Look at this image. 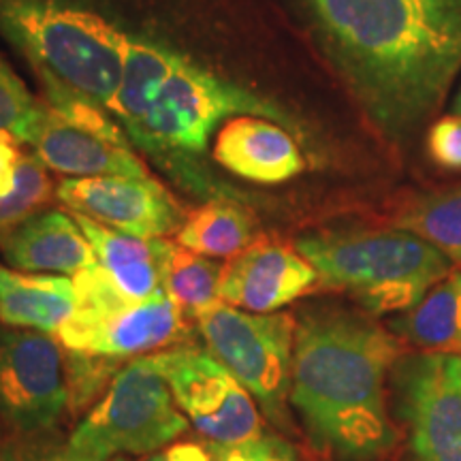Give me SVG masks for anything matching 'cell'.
Listing matches in <instances>:
<instances>
[{"mask_svg":"<svg viewBox=\"0 0 461 461\" xmlns=\"http://www.w3.org/2000/svg\"><path fill=\"white\" fill-rule=\"evenodd\" d=\"M73 312V278L24 274L0 265V321L5 325L58 336Z\"/></svg>","mask_w":461,"mask_h":461,"instance_id":"obj_17","label":"cell"},{"mask_svg":"<svg viewBox=\"0 0 461 461\" xmlns=\"http://www.w3.org/2000/svg\"><path fill=\"white\" fill-rule=\"evenodd\" d=\"M60 339L39 331L0 338V417L17 431L54 428L68 402Z\"/></svg>","mask_w":461,"mask_h":461,"instance_id":"obj_11","label":"cell"},{"mask_svg":"<svg viewBox=\"0 0 461 461\" xmlns=\"http://www.w3.org/2000/svg\"><path fill=\"white\" fill-rule=\"evenodd\" d=\"M75 218L95 250L96 263L105 269L124 295L131 299H148L163 293L160 288L163 238L141 240L109 229L86 216L75 214Z\"/></svg>","mask_w":461,"mask_h":461,"instance_id":"obj_18","label":"cell"},{"mask_svg":"<svg viewBox=\"0 0 461 461\" xmlns=\"http://www.w3.org/2000/svg\"><path fill=\"white\" fill-rule=\"evenodd\" d=\"M0 461H71L67 457V453L58 455V457H39V455L22 453V451H0Z\"/></svg>","mask_w":461,"mask_h":461,"instance_id":"obj_28","label":"cell"},{"mask_svg":"<svg viewBox=\"0 0 461 461\" xmlns=\"http://www.w3.org/2000/svg\"><path fill=\"white\" fill-rule=\"evenodd\" d=\"M73 285L75 312L56 336L73 353L137 359L177 344L186 331L182 312L165 293L131 299L99 263L73 276Z\"/></svg>","mask_w":461,"mask_h":461,"instance_id":"obj_7","label":"cell"},{"mask_svg":"<svg viewBox=\"0 0 461 461\" xmlns=\"http://www.w3.org/2000/svg\"><path fill=\"white\" fill-rule=\"evenodd\" d=\"M5 258L17 272L28 274L77 276L96 265L77 218L60 210L39 212L11 230Z\"/></svg>","mask_w":461,"mask_h":461,"instance_id":"obj_16","label":"cell"},{"mask_svg":"<svg viewBox=\"0 0 461 461\" xmlns=\"http://www.w3.org/2000/svg\"><path fill=\"white\" fill-rule=\"evenodd\" d=\"M319 280L299 252L276 244H250L222 265L218 295L255 314H272L293 303Z\"/></svg>","mask_w":461,"mask_h":461,"instance_id":"obj_14","label":"cell"},{"mask_svg":"<svg viewBox=\"0 0 461 461\" xmlns=\"http://www.w3.org/2000/svg\"><path fill=\"white\" fill-rule=\"evenodd\" d=\"M391 331L423 353L461 357V272L453 269L414 308L395 314Z\"/></svg>","mask_w":461,"mask_h":461,"instance_id":"obj_19","label":"cell"},{"mask_svg":"<svg viewBox=\"0 0 461 461\" xmlns=\"http://www.w3.org/2000/svg\"><path fill=\"white\" fill-rule=\"evenodd\" d=\"M400 229L419 235L461 267V186L414 201L400 218Z\"/></svg>","mask_w":461,"mask_h":461,"instance_id":"obj_23","label":"cell"},{"mask_svg":"<svg viewBox=\"0 0 461 461\" xmlns=\"http://www.w3.org/2000/svg\"><path fill=\"white\" fill-rule=\"evenodd\" d=\"M126 461V459H118ZM143 461H212L210 448H203L194 442H182V445H171L152 453Z\"/></svg>","mask_w":461,"mask_h":461,"instance_id":"obj_27","label":"cell"},{"mask_svg":"<svg viewBox=\"0 0 461 461\" xmlns=\"http://www.w3.org/2000/svg\"><path fill=\"white\" fill-rule=\"evenodd\" d=\"M28 146L43 167L67 176L149 177L146 165L131 149L129 137L109 118L79 124L43 105Z\"/></svg>","mask_w":461,"mask_h":461,"instance_id":"obj_13","label":"cell"},{"mask_svg":"<svg viewBox=\"0 0 461 461\" xmlns=\"http://www.w3.org/2000/svg\"><path fill=\"white\" fill-rule=\"evenodd\" d=\"M177 244L203 257L230 258L252 244V221L233 201H207L184 218Z\"/></svg>","mask_w":461,"mask_h":461,"instance_id":"obj_21","label":"cell"},{"mask_svg":"<svg viewBox=\"0 0 461 461\" xmlns=\"http://www.w3.org/2000/svg\"><path fill=\"white\" fill-rule=\"evenodd\" d=\"M154 355L137 357L115 374L107 393L73 429L71 461H107L118 455H152L186 431Z\"/></svg>","mask_w":461,"mask_h":461,"instance_id":"obj_6","label":"cell"},{"mask_svg":"<svg viewBox=\"0 0 461 461\" xmlns=\"http://www.w3.org/2000/svg\"><path fill=\"white\" fill-rule=\"evenodd\" d=\"M207 448L212 461H299L288 442L267 434L238 445H210Z\"/></svg>","mask_w":461,"mask_h":461,"instance_id":"obj_25","label":"cell"},{"mask_svg":"<svg viewBox=\"0 0 461 461\" xmlns=\"http://www.w3.org/2000/svg\"><path fill=\"white\" fill-rule=\"evenodd\" d=\"M400 357L393 333L366 316L325 305L303 310L288 402L319 451L370 461L393 448L387 376Z\"/></svg>","mask_w":461,"mask_h":461,"instance_id":"obj_2","label":"cell"},{"mask_svg":"<svg viewBox=\"0 0 461 461\" xmlns=\"http://www.w3.org/2000/svg\"><path fill=\"white\" fill-rule=\"evenodd\" d=\"M451 112H453L455 115H461V88H459L457 95H455L453 105H451Z\"/></svg>","mask_w":461,"mask_h":461,"instance_id":"obj_29","label":"cell"},{"mask_svg":"<svg viewBox=\"0 0 461 461\" xmlns=\"http://www.w3.org/2000/svg\"><path fill=\"white\" fill-rule=\"evenodd\" d=\"M197 325L207 350L274 423H285L297 321L286 312L255 314L218 302L197 316Z\"/></svg>","mask_w":461,"mask_h":461,"instance_id":"obj_8","label":"cell"},{"mask_svg":"<svg viewBox=\"0 0 461 461\" xmlns=\"http://www.w3.org/2000/svg\"><path fill=\"white\" fill-rule=\"evenodd\" d=\"M218 165L257 184H282L303 171L305 160L295 137L280 122L261 115H238L218 131Z\"/></svg>","mask_w":461,"mask_h":461,"instance_id":"obj_15","label":"cell"},{"mask_svg":"<svg viewBox=\"0 0 461 461\" xmlns=\"http://www.w3.org/2000/svg\"><path fill=\"white\" fill-rule=\"evenodd\" d=\"M222 265L197 252L188 250L180 244H171L163 240V255H160V288L180 312L193 314L194 319L221 302L218 286H221Z\"/></svg>","mask_w":461,"mask_h":461,"instance_id":"obj_22","label":"cell"},{"mask_svg":"<svg viewBox=\"0 0 461 461\" xmlns=\"http://www.w3.org/2000/svg\"><path fill=\"white\" fill-rule=\"evenodd\" d=\"M41 103L34 101L24 82L0 56V140L28 146L41 118Z\"/></svg>","mask_w":461,"mask_h":461,"instance_id":"obj_24","label":"cell"},{"mask_svg":"<svg viewBox=\"0 0 461 461\" xmlns=\"http://www.w3.org/2000/svg\"><path fill=\"white\" fill-rule=\"evenodd\" d=\"M429 157L448 171H461V115H445L428 132Z\"/></svg>","mask_w":461,"mask_h":461,"instance_id":"obj_26","label":"cell"},{"mask_svg":"<svg viewBox=\"0 0 461 461\" xmlns=\"http://www.w3.org/2000/svg\"><path fill=\"white\" fill-rule=\"evenodd\" d=\"M109 113L135 146L203 194L214 193V186L188 157L205 152L216 126L238 115L293 124L272 101L146 37H131L122 82Z\"/></svg>","mask_w":461,"mask_h":461,"instance_id":"obj_3","label":"cell"},{"mask_svg":"<svg viewBox=\"0 0 461 461\" xmlns=\"http://www.w3.org/2000/svg\"><path fill=\"white\" fill-rule=\"evenodd\" d=\"M370 120L406 140L461 71V0H299Z\"/></svg>","mask_w":461,"mask_h":461,"instance_id":"obj_1","label":"cell"},{"mask_svg":"<svg viewBox=\"0 0 461 461\" xmlns=\"http://www.w3.org/2000/svg\"><path fill=\"white\" fill-rule=\"evenodd\" d=\"M56 194L75 214L141 240L165 238L184 222L177 201L152 177H68Z\"/></svg>","mask_w":461,"mask_h":461,"instance_id":"obj_12","label":"cell"},{"mask_svg":"<svg viewBox=\"0 0 461 461\" xmlns=\"http://www.w3.org/2000/svg\"><path fill=\"white\" fill-rule=\"evenodd\" d=\"M20 146L14 140H0V233H11L39 214L51 194L41 160L24 154Z\"/></svg>","mask_w":461,"mask_h":461,"instance_id":"obj_20","label":"cell"},{"mask_svg":"<svg viewBox=\"0 0 461 461\" xmlns=\"http://www.w3.org/2000/svg\"><path fill=\"white\" fill-rule=\"evenodd\" d=\"M397 417L417 461H461V357L417 353L391 370Z\"/></svg>","mask_w":461,"mask_h":461,"instance_id":"obj_10","label":"cell"},{"mask_svg":"<svg viewBox=\"0 0 461 461\" xmlns=\"http://www.w3.org/2000/svg\"><path fill=\"white\" fill-rule=\"evenodd\" d=\"M173 400L210 445H238L263 434L255 397L210 350L197 346L154 353Z\"/></svg>","mask_w":461,"mask_h":461,"instance_id":"obj_9","label":"cell"},{"mask_svg":"<svg viewBox=\"0 0 461 461\" xmlns=\"http://www.w3.org/2000/svg\"><path fill=\"white\" fill-rule=\"evenodd\" d=\"M0 32L24 51L43 82L65 86L109 112L131 34L60 0H0Z\"/></svg>","mask_w":461,"mask_h":461,"instance_id":"obj_4","label":"cell"},{"mask_svg":"<svg viewBox=\"0 0 461 461\" xmlns=\"http://www.w3.org/2000/svg\"><path fill=\"white\" fill-rule=\"evenodd\" d=\"M297 252L319 280L350 291L374 316L408 312L455 269L438 248L403 229L305 235Z\"/></svg>","mask_w":461,"mask_h":461,"instance_id":"obj_5","label":"cell"}]
</instances>
